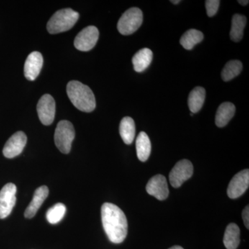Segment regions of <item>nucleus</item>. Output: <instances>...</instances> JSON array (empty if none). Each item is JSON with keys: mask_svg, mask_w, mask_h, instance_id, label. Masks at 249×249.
<instances>
[{"mask_svg": "<svg viewBox=\"0 0 249 249\" xmlns=\"http://www.w3.org/2000/svg\"><path fill=\"white\" fill-rule=\"evenodd\" d=\"M242 70V63L239 60L228 62L222 71V78L224 81H230L238 76Z\"/></svg>", "mask_w": 249, "mask_h": 249, "instance_id": "nucleus-23", "label": "nucleus"}, {"mask_svg": "<svg viewBox=\"0 0 249 249\" xmlns=\"http://www.w3.org/2000/svg\"><path fill=\"white\" fill-rule=\"evenodd\" d=\"M99 31L94 26L85 28L77 35L74 40L75 47L81 52H89L97 43Z\"/></svg>", "mask_w": 249, "mask_h": 249, "instance_id": "nucleus-8", "label": "nucleus"}, {"mask_svg": "<svg viewBox=\"0 0 249 249\" xmlns=\"http://www.w3.org/2000/svg\"><path fill=\"white\" fill-rule=\"evenodd\" d=\"M74 138V127L71 123L68 121H60L54 135L55 144L58 150L63 154L70 153Z\"/></svg>", "mask_w": 249, "mask_h": 249, "instance_id": "nucleus-4", "label": "nucleus"}, {"mask_svg": "<svg viewBox=\"0 0 249 249\" xmlns=\"http://www.w3.org/2000/svg\"><path fill=\"white\" fill-rule=\"evenodd\" d=\"M67 93L72 104L84 112H91L96 108V98L89 87L79 81L71 80L67 84Z\"/></svg>", "mask_w": 249, "mask_h": 249, "instance_id": "nucleus-2", "label": "nucleus"}, {"mask_svg": "<svg viewBox=\"0 0 249 249\" xmlns=\"http://www.w3.org/2000/svg\"><path fill=\"white\" fill-rule=\"evenodd\" d=\"M169 249H183L182 247H180V246H174V247H171Z\"/></svg>", "mask_w": 249, "mask_h": 249, "instance_id": "nucleus-28", "label": "nucleus"}, {"mask_svg": "<svg viewBox=\"0 0 249 249\" xmlns=\"http://www.w3.org/2000/svg\"><path fill=\"white\" fill-rule=\"evenodd\" d=\"M142 13L137 7L130 8L122 15L117 24L119 33L124 36L131 35L142 26Z\"/></svg>", "mask_w": 249, "mask_h": 249, "instance_id": "nucleus-5", "label": "nucleus"}, {"mask_svg": "<svg viewBox=\"0 0 249 249\" xmlns=\"http://www.w3.org/2000/svg\"><path fill=\"white\" fill-rule=\"evenodd\" d=\"M240 242V230L237 224H229L224 236V245L227 249H237Z\"/></svg>", "mask_w": 249, "mask_h": 249, "instance_id": "nucleus-19", "label": "nucleus"}, {"mask_svg": "<svg viewBox=\"0 0 249 249\" xmlns=\"http://www.w3.org/2000/svg\"><path fill=\"white\" fill-rule=\"evenodd\" d=\"M152 58H153V53L150 49H141L132 58L134 70L137 72L145 71L151 64Z\"/></svg>", "mask_w": 249, "mask_h": 249, "instance_id": "nucleus-16", "label": "nucleus"}, {"mask_svg": "<svg viewBox=\"0 0 249 249\" xmlns=\"http://www.w3.org/2000/svg\"><path fill=\"white\" fill-rule=\"evenodd\" d=\"M43 65V57L38 52H34L29 54L24 64V76L27 80H35L40 74Z\"/></svg>", "mask_w": 249, "mask_h": 249, "instance_id": "nucleus-13", "label": "nucleus"}, {"mask_svg": "<svg viewBox=\"0 0 249 249\" xmlns=\"http://www.w3.org/2000/svg\"><path fill=\"white\" fill-rule=\"evenodd\" d=\"M147 193L159 200H165L169 196L168 182L164 176L157 175L149 180L146 186Z\"/></svg>", "mask_w": 249, "mask_h": 249, "instance_id": "nucleus-12", "label": "nucleus"}, {"mask_svg": "<svg viewBox=\"0 0 249 249\" xmlns=\"http://www.w3.org/2000/svg\"><path fill=\"white\" fill-rule=\"evenodd\" d=\"M17 187L9 183L0 191V219L7 217L12 212L16 203Z\"/></svg>", "mask_w": 249, "mask_h": 249, "instance_id": "nucleus-7", "label": "nucleus"}, {"mask_svg": "<svg viewBox=\"0 0 249 249\" xmlns=\"http://www.w3.org/2000/svg\"><path fill=\"white\" fill-rule=\"evenodd\" d=\"M249 186V170L246 169L236 174L227 189L228 196L231 199H237L247 191Z\"/></svg>", "mask_w": 249, "mask_h": 249, "instance_id": "nucleus-10", "label": "nucleus"}, {"mask_svg": "<svg viewBox=\"0 0 249 249\" xmlns=\"http://www.w3.org/2000/svg\"><path fill=\"white\" fill-rule=\"evenodd\" d=\"M137 157L142 162L146 161L151 153V142L145 132L139 133L136 141Z\"/></svg>", "mask_w": 249, "mask_h": 249, "instance_id": "nucleus-17", "label": "nucleus"}, {"mask_svg": "<svg viewBox=\"0 0 249 249\" xmlns=\"http://www.w3.org/2000/svg\"><path fill=\"white\" fill-rule=\"evenodd\" d=\"M220 1L218 0H207L206 1V9L208 16L213 17L217 14Z\"/></svg>", "mask_w": 249, "mask_h": 249, "instance_id": "nucleus-25", "label": "nucleus"}, {"mask_svg": "<svg viewBox=\"0 0 249 249\" xmlns=\"http://www.w3.org/2000/svg\"><path fill=\"white\" fill-rule=\"evenodd\" d=\"M204 40V34L196 29H189L185 33L181 39L180 44L187 50H191L195 46L200 43Z\"/></svg>", "mask_w": 249, "mask_h": 249, "instance_id": "nucleus-22", "label": "nucleus"}, {"mask_svg": "<svg viewBox=\"0 0 249 249\" xmlns=\"http://www.w3.org/2000/svg\"><path fill=\"white\" fill-rule=\"evenodd\" d=\"M27 142V137L25 133L21 131L16 132L10 137L5 144L3 149L4 157L12 159L22 153Z\"/></svg>", "mask_w": 249, "mask_h": 249, "instance_id": "nucleus-11", "label": "nucleus"}, {"mask_svg": "<svg viewBox=\"0 0 249 249\" xmlns=\"http://www.w3.org/2000/svg\"><path fill=\"white\" fill-rule=\"evenodd\" d=\"M103 229L110 242L120 244L127 235V221L120 208L111 203H105L101 208Z\"/></svg>", "mask_w": 249, "mask_h": 249, "instance_id": "nucleus-1", "label": "nucleus"}, {"mask_svg": "<svg viewBox=\"0 0 249 249\" xmlns=\"http://www.w3.org/2000/svg\"><path fill=\"white\" fill-rule=\"evenodd\" d=\"M37 111L42 124L45 125L52 124L55 115V100L51 95H44L37 103Z\"/></svg>", "mask_w": 249, "mask_h": 249, "instance_id": "nucleus-9", "label": "nucleus"}, {"mask_svg": "<svg viewBox=\"0 0 249 249\" xmlns=\"http://www.w3.org/2000/svg\"><path fill=\"white\" fill-rule=\"evenodd\" d=\"M193 174V165L190 160H179L174 166L169 175L170 183L174 188H179L189 179Z\"/></svg>", "mask_w": 249, "mask_h": 249, "instance_id": "nucleus-6", "label": "nucleus"}, {"mask_svg": "<svg viewBox=\"0 0 249 249\" xmlns=\"http://www.w3.org/2000/svg\"><path fill=\"white\" fill-rule=\"evenodd\" d=\"M66 211V206L62 203L54 205L47 211L46 214L47 221L52 224H58L63 219Z\"/></svg>", "mask_w": 249, "mask_h": 249, "instance_id": "nucleus-24", "label": "nucleus"}, {"mask_svg": "<svg viewBox=\"0 0 249 249\" xmlns=\"http://www.w3.org/2000/svg\"><path fill=\"white\" fill-rule=\"evenodd\" d=\"M238 2L242 6H246L249 4V1L248 0H239Z\"/></svg>", "mask_w": 249, "mask_h": 249, "instance_id": "nucleus-27", "label": "nucleus"}, {"mask_svg": "<svg viewBox=\"0 0 249 249\" xmlns=\"http://www.w3.org/2000/svg\"><path fill=\"white\" fill-rule=\"evenodd\" d=\"M170 2L173 3L174 4H178V3L181 2V1H180V0H177V1H175V0H172V1H170Z\"/></svg>", "mask_w": 249, "mask_h": 249, "instance_id": "nucleus-29", "label": "nucleus"}, {"mask_svg": "<svg viewBox=\"0 0 249 249\" xmlns=\"http://www.w3.org/2000/svg\"><path fill=\"white\" fill-rule=\"evenodd\" d=\"M49 192V188L46 186L39 187L36 189L34 193V198L24 213L26 218L31 219L36 215L37 211L48 196Z\"/></svg>", "mask_w": 249, "mask_h": 249, "instance_id": "nucleus-14", "label": "nucleus"}, {"mask_svg": "<svg viewBox=\"0 0 249 249\" xmlns=\"http://www.w3.org/2000/svg\"><path fill=\"white\" fill-rule=\"evenodd\" d=\"M79 14L71 9L60 10L53 14L47 23L49 34H56L71 29L78 20Z\"/></svg>", "mask_w": 249, "mask_h": 249, "instance_id": "nucleus-3", "label": "nucleus"}, {"mask_svg": "<svg viewBox=\"0 0 249 249\" xmlns=\"http://www.w3.org/2000/svg\"><path fill=\"white\" fill-rule=\"evenodd\" d=\"M247 25V18L243 15L235 14L232 18L230 37L233 42H240L244 36V30Z\"/></svg>", "mask_w": 249, "mask_h": 249, "instance_id": "nucleus-20", "label": "nucleus"}, {"mask_svg": "<svg viewBox=\"0 0 249 249\" xmlns=\"http://www.w3.org/2000/svg\"><path fill=\"white\" fill-rule=\"evenodd\" d=\"M206 98V90L201 87L194 88L188 96V104L190 110L193 114L198 112L204 106Z\"/></svg>", "mask_w": 249, "mask_h": 249, "instance_id": "nucleus-18", "label": "nucleus"}, {"mask_svg": "<svg viewBox=\"0 0 249 249\" xmlns=\"http://www.w3.org/2000/svg\"><path fill=\"white\" fill-rule=\"evenodd\" d=\"M235 114V106L232 103H223L218 107L215 116V124L217 127H223L229 124Z\"/></svg>", "mask_w": 249, "mask_h": 249, "instance_id": "nucleus-15", "label": "nucleus"}, {"mask_svg": "<svg viewBox=\"0 0 249 249\" xmlns=\"http://www.w3.org/2000/svg\"><path fill=\"white\" fill-rule=\"evenodd\" d=\"M242 218H243L244 223H245V227L247 229H249V206L244 209L242 212Z\"/></svg>", "mask_w": 249, "mask_h": 249, "instance_id": "nucleus-26", "label": "nucleus"}, {"mask_svg": "<svg viewBox=\"0 0 249 249\" xmlns=\"http://www.w3.org/2000/svg\"><path fill=\"white\" fill-rule=\"evenodd\" d=\"M121 138L127 145L132 143L135 137V124L131 117H124L121 121L119 127Z\"/></svg>", "mask_w": 249, "mask_h": 249, "instance_id": "nucleus-21", "label": "nucleus"}]
</instances>
